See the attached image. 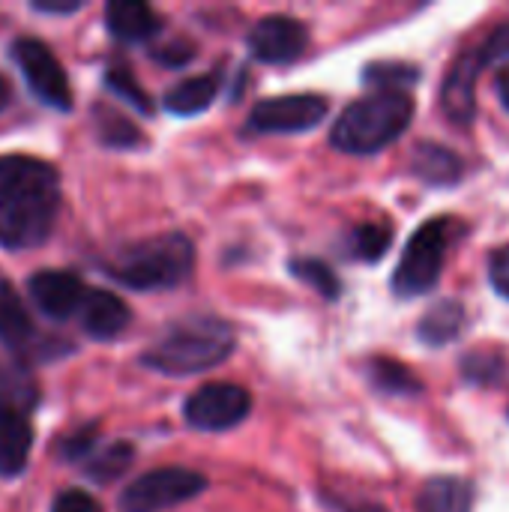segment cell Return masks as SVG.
<instances>
[{"instance_id":"1","label":"cell","mask_w":509,"mask_h":512,"mask_svg":"<svg viewBox=\"0 0 509 512\" xmlns=\"http://www.w3.org/2000/svg\"><path fill=\"white\" fill-rule=\"evenodd\" d=\"M60 210L57 171L33 156H0V246L30 249L48 240Z\"/></svg>"},{"instance_id":"2","label":"cell","mask_w":509,"mask_h":512,"mask_svg":"<svg viewBox=\"0 0 509 512\" xmlns=\"http://www.w3.org/2000/svg\"><path fill=\"white\" fill-rule=\"evenodd\" d=\"M234 330L210 315H195L171 324L141 357V363L159 375L186 378L201 375L225 363L234 351Z\"/></svg>"},{"instance_id":"3","label":"cell","mask_w":509,"mask_h":512,"mask_svg":"<svg viewBox=\"0 0 509 512\" xmlns=\"http://www.w3.org/2000/svg\"><path fill=\"white\" fill-rule=\"evenodd\" d=\"M195 246L186 234H159L117 249L102 270L132 291H168L192 276Z\"/></svg>"},{"instance_id":"4","label":"cell","mask_w":509,"mask_h":512,"mask_svg":"<svg viewBox=\"0 0 509 512\" xmlns=\"http://www.w3.org/2000/svg\"><path fill=\"white\" fill-rule=\"evenodd\" d=\"M414 96L411 93H372L351 102L339 120L333 123L330 141L342 153L369 156L402 138L414 120Z\"/></svg>"},{"instance_id":"5","label":"cell","mask_w":509,"mask_h":512,"mask_svg":"<svg viewBox=\"0 0 509 512\" xmlns=\"http://www.w3.org/2000/svg\"><path fill=\"white\" fill-rule=\"evenodd\" d=\"M453 231H456V222L450 216H438V219L423 222L411 234V240L399 258V267L393 273V291L399 297H420L438 285Z\"/></svg>"},{"instance_id":"6","label":"cell","mask_w":509,"mask_h":512,"mask_svg":"<svg viewBox=\"0 0 509 512\" xmlns=\"http://www.w3.org/2000/svg\"><path fill=\"white\" fill-rule=\"evenodd\" d=\"M207 489L204 474L189 468H156L132 480L123 492L117 507L120 512H162L198 498Z\"/></svg>"},{"instance_id":"7","label":"cell","mask_w":509,"mask_h":512,"mask_svg":"<svg viewBox=\"0 0 509 512\" xmlns=\"http://www.w3.org/2000/svg\"><path fill=\"white\" fill-rule=\"evenodd\" d=\"M12 60L18 63V69H21V75H24L30 93H33L42 105H48V108H54V111H69V108H72V87H69V78H66L60 60L54 57V51H51L45 42H39V39H33V36L15 39V45H12Z\"/></svg>"},{"instance_id":"8","label":"cell","mask_w":509,"mask_h":512,"mask_svg":"<svg viewBox=\"0 0 509 512\" xmlns=\"http://www.w3.org/2000/svg\"><path fill=\"white\" fill-rule=\"evenodd\" d=\"M327 114L330 102L321 93H285L258 102L249 114V129L267 135H297L324 123Z\"/></svg>"},{"instance_id":"9","label":"cell","mask_w":509,"mask_h":512,"mask_svg":"<svg viewBox=\"0 0 509 512\" xmlns=\"http://www.w3.org/2000/svg\"><path fill=\"white\" fill-rule=\"evenodd\" d=\"M249 411L252 396L240 384H204L183 405L186 423L198 432H228L240 426Z\"/></svg>"},{"instance_id":"10","label":"cell","mask_w":509,"mask_h":512,"mask_svg":"<svg viewBox=\"0 0 509 512\" xmlns=\"http://www.w3.org/2000/svg\"><path fill=\"white\" fill-rule=\"evenodd\" d=\"M246 42L255 60L267 66H288L303 57L309 45V30L291 15H267L249 30Z\"/></svg>"},{"instance_id":"11","label":"cell","mask_w":509,"mask_h":512,"mask_svg":"<svg viewBox=\"0 0 509 512\" xmlns=\"http://www.w3.org/2000/svg\"><path fill=\"white\" fill-rule=\"evenodd\" d=\"M27 294H30V300L36 303V309L45 318L66 321V318H72L84 306L87 288H84V282L75 273L39 270V273H33L27 279Z\"/></svg>"},{"instance_id":"12","label":"cell","mask_w":509,"mask_h":512,"mask_svg":"<svg viewBox=\"0 0 509 512\" xmlns=\"http://www.w3.org/2000/svg\"><path fill=\"white\" fill-rule=\"evenodd\" d=\"M483 69L480 51H465L453 69L444 78V90H441V105L444 114L456 123V126H471L474 114H477V75Z\"/></svg>"},{"instance_id":"13","label":"cell","mask_w":509,"mask_h":512,"mask_svg":"<svg viewBox=\"0 0 509 512\" xmlns=\"http://www.w3.org/2000/svg\"><path fill=\"white\" fill-rule=\"evenodd\" d=\"M129 321H132V312L114 291H102V288L87 291L84 306H81V327L87 330V336L99 342L114 339L129 327Z\"/></svg>"},{"instance_id":"14","label":"cell","mask_w":509,"mask_h":512,"mask_svg":"<svg viewBox=\"0 0 509 512\" xmlns=\"http://www.w3.org/2000/svg\"><path fill=\"white\" fill-rule=\"evenodd\" d=\"M108 33L120 42H147L162 30V18L141 0H111L105 6Z\"/></svg>"},{"instance_id":"15","label":"cell","mask_w":509,"mask_h":512,"mask_svg":"<svg viewBox=\"0 0 509 512\" xmlns=\"http://www.w3.org/2000/svg\"><path fill=\"white\" fill-rule=\"evenodd\" d=\"M0 342L12 351H27V348L39 351L33 318L6 276H0Z\"/></svg>"},{"instance_id":"16","label":"cell","mask_w":509,"mask_h":512,"mask_svg":"<svg viewBox=\"0 0 509 512\" xmlns=\"http://www.w3.org/2000/svg\"><path fill=\"white\" fill-rule=\"evenodd\" d=\"M39 402V387L21 360H0V414L30 417Z\"/></svg>"},{"instance_id":"17","label":"cell","mask_w":509,"mask_h":512,"mask_svg":"<svg viewBox=\"0 0 509 512\" xmlns=\"http://www.w3.org/2000/svg\"><path fill=\"white\" fill-rule=\"evenodd\" d=\"M411 171L429 186H453L462 180L465 165H462L459 153H453L450 147L423 141L411 153Z\"/></svg>"},{"instance_id":"18","label":"cell","mask_w":509,"mask_h":512,"mask_svg":"<svg viewBox=\"0 0 509 512\" xmlns=\"http://www.w3.org/2000/svg\"><path fill=\"white\" fill-rule=\"evenodd\" d=\"M219 96V78L216 75H195V78H183L180 84H174L162 105L168 114L174 117H195L204 114Z\"/></svg>"},{"instance_id":"19","label":"cell","mask_w":509,"mask_h":512,"mask_svg":"<svg viewBox=\"0 0 509 512\" xmlns=\"http://www.w3.org/2000/svg\"><path fill=\"white\" fill-rule=\"evenodd\" d=\"M471 510H474V486L462 477H432L417 498V512Z\"/></svg>"},{"instance_id":"20","label":"cell","mask_w":509,"mask_h":512,"mask_svg":"<svg viewBox=\"0 0 509 512\" xmlns=\"http://www.w3.org/2000/svg\"><path fill=\"white\" fill-rule=\"evenodd\" d=\"M465 330V306L459 300H441L435 303L423 321L417 324V336L423 345L441 348L459 339V333Z\"/></svg>"},{"instance_id":"21","label":"cell","mask_w":509,"mask_h":512,"mask_svg":"<svg viewBox=\"0 0 509 512\" xmlns=\"http://www.w3.org/2000/svg\"><path fill=\"white\" fill-rule=\"evenodd\" d=\"M33 429L27 417L0 414V477H18L27 465Z\"/></svg>"},{"instance_id":"22","label":"cell","mask_w":509,"mask_h":512,"mask_svg":"<svg viewBox=\"0 0 509 512\" xmlns=\"http://www.w3.org/2000/svg\"><path fill=\"white\" fill-rule=\"evenodd\" d=\"M93 126H96V135L105 147H114V150H132V147H141L144 144V132L126 117L120 114L117 108L111 105H93Z\"/></svg>"},{"instance_id":"23","label":"cell","mask_w":509,"mask_h":512,"mask_svg":"<svg viewBox=\"0 0 509 512\" xmlns=\"http://www.w3.org/2000/svg\"><path fill=\"white\" fill-rule=\"evenodd\" d=\"M132 462H135V447L129 441H114L84 462V474H87V480L108 486V483L120 480L132 468Z\"/></svg>"},{"instance_id":"24","label":"cell","mask_w":509,"mask_h":512,"mask_svg":"<svg viewBox=\"0 0 509 512\" xmlns=\"http://www.w3.org/2000/svg\"><path fill=\"white\" fill-rule=\"evenodd\" d=\"M420 81V69L399 60H378L363 66V84H369L375 93H408L411 84Z\"/></svg>"},{"instance_id":"25","label":"cell","mask_w":509,"mask_h":512,"mask_svg":"<svg viewBox=\"0 0 509 512\" xmlns=\"http://www.w3.org/2000/svg\"><path fill=\"white\" fill-rule=\"evenodd\" d=\"M366 375H369L372 387L381 390V393H390V396H414V393H420L417 375L408 366H402L399 360L378 357V360L369 363Z\"/></svg>"},{"instance_id":"26","label":"cell","mask_w":509,"mask_h":512,"mask_svg":"<svg viewBox=\"0 0 509 512\" xmlns=\"http://www.w3.org/2000/svg\"><path fill=\"white\" fill-rule=\"evenodd\" d=\"M288 273L294 279H300L303 285H309L312 291H318L324 300H336L342 294L339 276L330 270V264H324L318 258H291L288 261Z\"/></svg>"},{"instance_id":"27","label":"cell","mask_w":509,"mask_h":512,"mask_svg":"<svg viewBox=\"0 0 509 512\" xmlns=\"http://www.w3.org/2000/svg\"><path fill=\"white\" fill-rule=\"evenodd\" d=\"M390 228L384 225H375V222H366V225H357L348 237V252L366 264H378L387 249H390Z\"/></svg>"},{"instance_id":"28","label":"cell","mask_w":509,"mask_h":512,"mask_svg":"<svg viewBox=\"0 0 509 512\" xmlns=\"http://www.w3.org/2000/svg\"><path fill=\"white\" fill-rule=\"evenodd\" d=\"M105 87H108L114 96L126 99L138 114H153L150 96L144 93V87L135 81V75H132L126 66H108V72H105Z\"/></svg>"},{"instance_id":"29","label":"cell","mask_w":509,"mask_h":512,"mask_svg":"<svg viewBox=\"0 0 509 512\" xmlns=\"http://www.w3.org/2000/svg\"><path fill=\"white\" fill-rule=\"evenodd\" d=\"M504 372H507L504 357L489 354V351H471V354L462 360V375H465L471 384H495V381L504 378Z\"/></svg>"},{"instance_id":"30","label":"cell","mask_w":509,"mask_h":512,"mask_svg":"<svg viewBox=\"0 0 509 512\" xmlns=\"http://www.w3.org/2000/svg\"><path fill=\"white\" fill-rule=\"evenodd\" d=\"M93 447H96V426H87V429H78L69 438H63L57 444V453L66 462H78V459L93 456Z\"/></svg>"},{"instance_id":"31","label":"cell","mask_w":509,"mask_h":512,"mask_svg":"<svg viewBox=\"0 0 509 512\" xmlns=\"http://www.w3.org/2000/svg\"><path fill=\"white\" fill-rule=\"evenodd\" d=\"M477 51H480V60H483V66H489V63H498V60H504L509 57V21L504 24H498L480 45H477Z\"/></svg>"},{"instance_id":"32","label":"cell","mask_w":509,"mask_h":512,"mask_svg":"<svg viewBox=\"0 0 509 512\" xmlns=\"http://www.w3.org/2000/svg\"><path fill=\"white\" fill-rule=\"evenodd\" d=\"M51 512H105L99 507V501L93 495H87L84 489H66L54 498Z\"/></svg>"},{"instance_id":"33","label":"cell","mask_w":509,"mask_h":512,"mask_svg":"<svg viewBox=\"0 0 509 512\" xmlns=\"http://www.w3.org/2000/svg\"><path fill=\"white\" fill-rule=\"evenodd\" d=\"M489 282L498 297L509 300V246L498 249L489 261Z\"/></svg>"},{"instance_id":"34","label":"cell","mask_w":509,"mask_h":512,"mask_svg":"<svg viewBox=\"0 0 509 512\" xmlns=\"http://www.w3.org/2000/svg\"><path fill=\"white\" fill-rule=\"evenodd\" d=\"M192 54H195V48H189L183 42H174V45H165V48H156L153 51V57L159 63H165V66H183V63L192 60Z\"/></svg>"},{"instance_id":"35","label":"cell","mask_w":509,"mask_h":512,"mask_svg":"<svg viewBox=\"0 0 509 512\" xmlns=\"http://www.w3.org/2000/svg\"><path fill=\"white\" fill-rule=\"evenodd\" d=\"M81 6H84L81 0H36L33 3V9L42 12V15H72Z\"/></svg>"},{"instance_id":"36","label":"cell","mask_w":509,"mask_h":512,"mask_svg":"<svg viewBox=\"0 0 509 512\" xmlns=\"http://www.w3.org/2000/svg\"><path fill=\"white\" fill-rule=\"evenodd\" d=\"M495 87H498V96H501V105L509 111V63L498 72V81H495Z\"/></svg>"},{"instance_id":"37","label":"cell","mask_w":509,"mask_h":512,"mask_svg":"<svg viewBox=\"0 0 509 512\" xmlns=\"http://www.w3.org/2000/svg\"><path fill=\"white\" fill-rule=\"evenodd\" d=\"M12 102V84L0 75V111Z\"/></svg>"},{"instance_id":"38","label":"cell","mask_w":509,"mask_h":512,"mask_svg":"<svg viewBox=\"0 0 509 512\" xmlns=\"http://www.w3.org/2000/svg\"><path fill=\"white\" fill-rule=\"evenodd\" d=\"M348 512H390V510H384V507H378V504H360V507H354V510H348Z\"/></svg>"}]
</instances>
